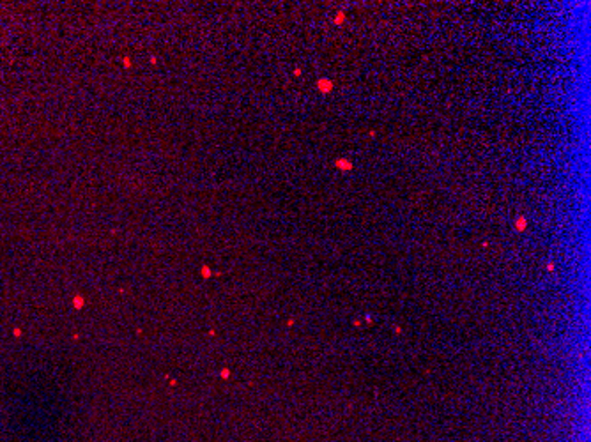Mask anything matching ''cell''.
I'll list each match as a JSON object with an SVG mask.
<instances>
[]
</instances>
